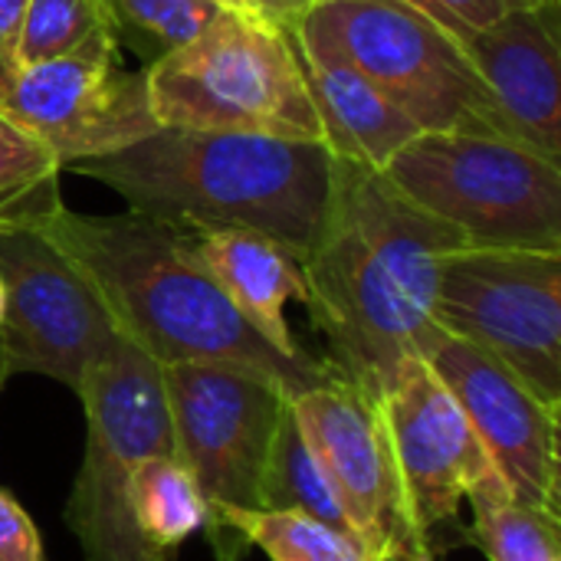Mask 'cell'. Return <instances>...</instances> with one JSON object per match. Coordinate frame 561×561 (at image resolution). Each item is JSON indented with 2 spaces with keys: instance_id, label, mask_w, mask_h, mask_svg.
Segmentation results:
<instances>
[{
  "instance_id": "cell-23",
  "label": "cell",
  "mask_w": 561,
  "mask_h": 561,
  "mask_svg": "<svg viewBox=\"0 0 561 561\" xmlns=\"http://www.w3.org/2000/svg\"><path fill=\"white\" fill-rule=\"evenodd\" d=\"M118 43L158 56L191 43L224 3L217 0H102ZM151 59V62H154Z\"/></svg>"
},
{
  "instance_id": "cell-21",
  "label": "cell",
  "mask_w": 561,
  "mask_h": 561,
  "mask_svg": "<svg viewBox=\"0 0 561 561\" xmlns=\"http://www.w3.org/2000/svg\"><path fill=\"white\" fill-rule=\"evenodd\" d=\"M59 158L0 112V230L39 227L62 207Z\"/></svg>"
},
{
  "instance_id": "cell-7",
  "label": "cell",
  "mask_w": 561,
  "mask_h": 561,
  "mask_svg": "<svg viewBox=\"0 0 561 561\" xmlns=\"http://www.w3.org/2000/svg\"><path fill=\"white\" fill-rule=\"evenodd\" d=\"M381 174L470 247L561 253V168L500 135L421 131Z\"/></svg>"
},
{
  "instance_id": "cell-24",
  "label": "cell",
  "mask_w": 561,
  "mask_h": 561,
  "mask_svg": "<svg viewBox=\"0 0 561 561\" xmlns=\"http://www.w3.org/2000/svg\"><path fill=\"white\" fill-rule=\"evenodd\" d=\"M102 30H112L102 0H26L16 33V69L66 56Z\"/></svg>"
},
{
  "instance_id": "cell-6",
  "label": "cell",
  "mask_w": 561,
  "mask_h": 561,
  "mask_svg": "<svg viewBox=\"0 0 561 561\" xmlns=\"http://www.w3.org/2000/svg\"><path fill=\"white\" fill-rule=\"evenodd\" d=\"M85 450L62 519L85 561H174L138 533L131 516V477L141 460L174 454L161 365L131 339L92 362L79 385Z\"/></svg>"
},
{
  "instance_id": "cell-30",
  "label": "cell",
  "mask_w": 561,
  "mask_h": 561,
  "mask_svg": "<svg viewBox=\"0 0 561 561\" xmlns=\"http://www.w3.org/2000/svg\"><path fill=\"white\" fill-rule=\"evenodd\" d=\"M401 561H434L431 556H408V559H401Z\"/></svg>"
},
{
  "instance_id": "cell-18",
  "label": "cell",
  "mask_w": 561,
  "mask_h": 561,
  "mask_svg": "<svg viewBox=\"0 0 561 561\" xmlns=\"http://www.w3.org/2000/svg\"><path fill=\"white\" fill-rule=\"evenodd\" d=\"M204 533L220 561H240L250 546L270 561H368L355 542L299 513L207 506Z\"/></svg>"
},
{
  "instance_id": "cell-8",
  "label": "cell",
  "mask_w": 561,
  "mask_h": 561,
  "mask_svg": "<svg viewBox=\"0 0 561 561\" xmlns=\"http://www.w3.org/2000/svg\"><path fill=\"white\" fill-rule=\"evenodd\" d=\"M434 322L503 362L539 401L561 408V253L460 247L437 279Z\"/></svg>"
},
{
  "instance_id": "cell-13",
  "label": "cell",
  "mask_w": 561,
  "mask_h": 561,
  "mask_svg": "<svg viewBox=\"0 0 561 561\" xmlns=\"http://www.w3.org/2000/svg\"><path fill=\"white\" fill-rule=\"evenodd\" d=\"M289 411L309 454L358 529L368 561L421 556L404 523L401 490L375 398L332 371L325 381L293 394Z\"/></svg>"
},
{
  "instance_id": "cell-12",
  "label": "cell",
  "mask_w": 561,
  "mask_h": 561,
  "mask_svg": "<svg viewBox=\"0 0 561 561\" xmlns=\"http://www.w3.org/2000/svg\"><path fill=\"white\" fill-rule=\"evenodd\" d=\"M0 112L39 138L62 168L122 151L158 131L148 72L122 66L112 30L95 33L66 56L16 69Z\"/></svg>"
},
{
  "instance_id": "cell-20",
  "label": "cell",
  "mask_w": 561,
  "mask_h": 561,
  "mask_svg": "<svg viewBox=\"0 0 561 561\" xmlns=\"http://www.w3.org/2000/svg\"><path fill=\"white\" fill-rule=\"evenodd\" d=\"M131 516L151 549L174 556L204 529L207 500L194 473L174 454H158L141 460L131 477Z\"/></svg>"
},
{
  "instance_id": "cell-10",
  "label": "cell",
  "mask_w": 561,
  "mask_h": 561,
  "mask_svg": "<svg viewBox=\"0 0 561 561\" xmlns=\"http://www.w3.org/2000/svg\"><path fill=\"white\" fill-rule=\"evenodd\" d=\"M174 457L207 506L260 510L263 470L289 394L260 371L224 362L161 365Z\"/></svg>"
},
{
  "instance_id": "cell-27",
  "label": "cell",
  "mask_w": 561,
  "mask_h": 561,
  "mask_svg": "<svg viewBox=\"0 0 561 561\" xmlns=\"http://www.w3.org/2000/svg\"><path fill=\"white\" fill-rule=\"evenodd\" d=\"M26 0H0V99L16 76V33Z\"/></svg>"
},
{
  "instance_id": "cell-1",
  "label": "cell",
  "mask_w": 561,
  "mask_h": 561,
  "mask_svg": "<svg viewBox=\"0 0 561 561\" xmlns=\"http://www.w3.org/2000/svg\"><path fill=\"white\" fill-rule=\"evenodd\" d=\"M467 237L411 204L381 171L339 161L316 247L299 263L325 365L378 398L434 332L444 260Z\"/></svg>"
},
{
  "instance_id": "cell-28",
  "label": "cell",
  "mask_w": 561,
  "mask_h": 561,
  "mask_svg": "<svg viewBox=\"0 0 561 561\" xmlns=\"http://www.w3.org/2000/svg\"><path fill=\"white\" fill-rule=\"evenodd\" d=\"M309 0H230V7H240V10H253L266 20H276V23H293L302 10H306Z\"/></svg>"
},
{
  "instance_id": "cell-26",
  "label": "cell",
  "mask_w": 561,
  "mask_h": 561,
  "mask_svg": "<svg viewBox=\"0 0 561 561\" xmlns=\"http://www.w3.org/2000/svg\"><path fill=\"white\" fill-rule=\"evenodd\" d=\"M434 7H440L447 16L467 23V26H490L510 13H519V10H536V7H546L552 0H431Z\"/></svg>"
},
{
  "instance_id": "cell-19",
  "label": "cell",
  "mask_w": 561,
  "mask_h": 561,
  "mask_svg": "<svg viewBox=\"0 0 561 561\" xmlns=\"http://www.w3.org/2000/svg\"><path fill=\"white\" fill-rule=\"evenodd\" d=\"M260 510L309 516V519L329 526L332 533L345 536L348 542H355L362 549L358 529L352 526L335 486L329 483V477L322 473V467L309 454L289 404H286V414L279 421V431H276V440H273V450H270V460H266V470H263Z\"/></svg>"
},
{
  "instance_id": "cell-5",
  "label": "cell",
  "mask_w": 561,
  "mask_h": 561,
  "mask_svg": "<svg viewBox=\"0 0 561 561\" xmlns=\"http://www.w3.org/2000/svg\"><path fill=\"white\" fill-rule=\"evenodd\" d=\"M145 72L158 128L322 141L289 23L220 7L191 43Z\"/></svg>"
},
{
  "instance_id": "cell-17",
  "label": "cell",
  "mask_w": 561,
  "mask_h": 561,
  "mask_svg": "<svg viewBox=\"0 0 561 561\" xmlns=\"http://www.w3.org/2000/svg\"><path fill=\"white\" fill-rule=\"evenodd\" d=\"M296 56L322 128V145L332 151V158L381 171L408 141L421 135V128L398 105H391L362 72L342 59L299 39Z\"/></svg>"
},
{
  "instance_id": "cell-14",
  "label": "cell",
  "mask_w": 561,
  "mask_h": 561,
  "mask_svg": "<svg viewBox=\"0 0 561 561\" xmlns=\"http://www.w3.org/2000/svg\"><path fill=\"white\" fill-rule=\"evenodd\" d=\"M450 388L513 500L561 519L559 411L539 401L490 352L434 325L424 355Z\"/></svg>"
},
{
  "instance_id": "cell-16",
  "label": "cell",
  "mask_w": 561,
  "mask_h": 561,
  "mask_svg": "<svg viewBox=\"0 0 561 561\" xmlns=\"http://www.w3.org/2000/svg\"><path fill=\"white\" fill-rule=\"evenodd\" d=\"M191 256L220 286L233 309L283 355L306 358L286 322L289 302H306L299 260L253 230H181Z\"/></svg>"
},
{
  "instance_id": "cell-11",
  "label": "cell",
  "mask_w": 561,
  "mask_h": 561,
  "mask_svg": "<svg viewBox=\"0 0 561 561\" xmlns=\"http://www.w3.org/2000/svg\"><path fill=\"white\" fill-rule=\"evenodd\" d=\"M3 375H46L79 391L118 329L82 270L36 227L0 230Z\"/></svg>"
},
{
  "instance_id": "cell-9",
  "label": "cell",
  "mask_w": 561,
  "mask_h": 561,
  "mask_svg": "<svg viewBox=\"0 0 561 561\" xmlns=\"http://www.w3.org/2000/svg\"><path fill=\"white\" fill-rule=\"evenodd\" d=\"M394 463L408 533L434 559L437 536L457 526L460 506L506 486L463 408L424 358H408L375 398Z\"/></svg>"
},
{
  "instance_id": "cell-25",
  "label": "cell",
  "mask_w": 561,
  "mask_h": 561,
  "mask_svg": "<svg viewBox=\"0 0 561 561\" xmlns=\"http://www.w3.org/2000/svg\"><path fill=\"white\" fill-rule=\"evenodd\" d=\"M0 561H49L36 523L7 490H0Z\"/></svg>"
},
{
  "instance_id": "cell-3",
  "label": "cell",
  "mask_w": 561,
  "mask_h": 561,
  "mask_svg": "<svg viewBox=\"0 0 561 561\" xmlns=\"http://www.w3.org/2000/svg\"><path fill=\"white\" fill-rule=\"evenodd\" d=\"M95 286L118 335L158 365L224 362L266 375L289 398L325 381V362L273 348L191 256L184 233L138 210L85 217L66 204L39 227Z\"/></svg>"
},
{
  "instance_id": "cell-2",
  "label": "cell",
  "mask_w": 561,
  "mask_h": 561,
  "mask_svg": "<svg viewBox=\"0 0 561 561\" xmlns=\"http://www.w3.org/2000/svg\"><path fill=\"white\" fill-rule=\"evenodd\" d=\"M66 171L102 181L128 210L178 230H253L302 263L325 224L335 158L322 141L158 128Z\"/></svg>"
},
{
  "instance_id": "cell-22",
  "label": "cell",
  "mask_w": 561,
  "mask_h": 561,
  "mask_svg": "<svg viewBox=\"0 0 561 561\" xmlns=\"http://www.w3.org/2000/svg\"><path fill=\"white\" fill-rule=\"evenodd\" d=\"M467 503L473 519L463 536L486 561H561V519L513 500L510 486L483 490Z\"/></svg>"
},
{
  "instance_id": "cell-15",
  "label": "cell",
  "mask_w": 561,
  "mask_h": 561,
  "mask_svg": "<svg viewBox=\"0 0 561 561\" xmlns=\"http://www.w3.org/2000/svg\"><path fill=\"white\" fill-rule=\"evenodd\" d=\"M457 36L460 49L490 89L500 115L513 135L561 158V53H559V0L510 13L483 30L447 16L440 7L424 0Z\"/></svg>"
},
{
  "instance_id": "cell-29",
  "label": "cell",
  "mask_w": 561,
  "mask_h": 561,
  "mask_svg": "<svg viewBox=\"0 0 561 561\" xmlns=\"http://www.w3.org/2000/svg\"><path fill=\"white\" fill-rule=\"evenodd\" d=\"M3 312H7V289H3V279H0V325H3ZM7 381L3 368H0V385Z\"/></svg>"
},
{
  "instance_id": "cell-31",
  "label": "cell",
  "mask_w": 561,
  "mask_h": 561,
  "mask_svg": "<svg viewBox=\"0 0 561 561\" xmlns=\"http://www.w3.org/2000/svg\"><path fill=\"white\" fill-rule=\"evenodd\" d=\"M217 3H224V7H230V0H217Z\"/></svg>"
},
{
  "instance_id": "cell-4",
  "label": "cell",
  "mask_w": 561,
  "mask_h": 561,
  "mask_svg": "<svg viewBox=\"0 0 561 561\" xmlns=\"http://www.w3.org/2000/svg\"><path fill=\"white\" fill-rule=\"evenodd\" d=\"M289 30L362 72L421 131L516 138L457 36L424 0H309Z\"/></svg>"
}]
</instances>
